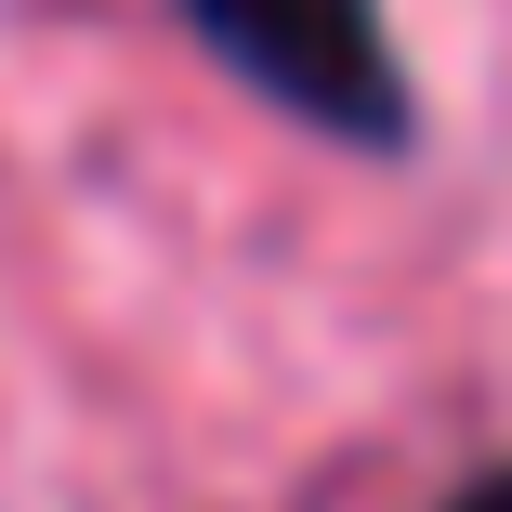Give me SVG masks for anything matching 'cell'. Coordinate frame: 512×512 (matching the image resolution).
Masks as SVG:
<instances>
[{
    "label": "cell",
    "mask_w": 512,
    "mask_h": 512,
    "mask_svg": "<svg viewBox=\"0 0 512 512\" xmlns=\"http://www.w3.org/2000/svg\"><path fill=\"white\" fill-rule=\"evenodd\" d=\"M184 27L263 106L316 119L342 145H407V66L381 40V0H184Z\"/></svg>",
    "instance_id": "obj_1"
},
{
    "label": "cell",
    "mask_w": 512,
    "mask_h": 512,
    "mask_svg": "<svg viewBox=\"0 0 512 512\" xmlns=\"http://www.w3.org/2000/svg\"><path fill=\"white\" fill-rule=\"evenodd\" d=\"M447 512H512V473H486V486H460Z\"/></svg>",
    "instance_id": "obj_2"
}]
</instances>
